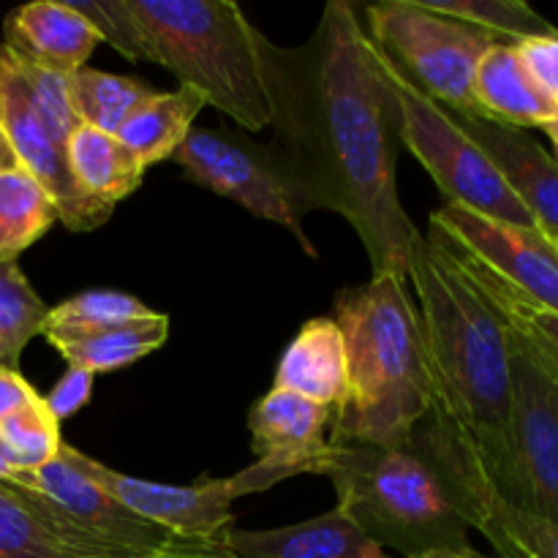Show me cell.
<instances>
[{
  "mask_svg": "<svg viewBox=\"0 0 558 558\" xmlns=\"http://www.w3.org/2000/svg\"><path fill=\"white\" fill-rule=\"evenodd\" d=\"M272 387L330 409L332 417L341 412L349 392V354L336 319L319 316L300 327L278 360Z\"/></svg>",
  "mask_w": 558,
  "mask_h": 558,
  "instance_id": "obj_17",
  "label": "cell"
},
{
  "mask_svg": "<svg viewBox=\"0 0 558 558\" xmlns=\"http://www.w3.org/2000/svg\"><path fill=\"white\" fill-rule=\"evenodd\" d=\"M330 428V409L272 387L248 412L254 466L267 474L272 485L298 474L325 477L336 450Z\"/></svg>",
  "mask_w": 558,
  "mask_h": 558,
  "instance_id": "obj_14",
  "label": "cell"
},
{
  "mask_svg": "<svg viewBox=\"0 0 558 558\" xmlns=\"http://www.w3.org/2000/svg\"><path fill=\"white\" fill-rule=\"evenodd\" d=\"M147 60L245 131L270 129L262 31L232 0H129Z\"/></svg>",
  "mask_w": 558,
  "mask_h": 558,
  "instance_id": "obj_4",
  "label": "cell"
},
{
  "mask_svg": "<svg viewBox=\"0 0 558 558\" xmlns=\"http://www.w3.org/2000/svg\"><path fill=\"white\" fill-rule=\"evenodd\" d=\"M71 178L93 202L114 207L129 199L145 178V167L114 134L80 125L65 145Z\"/></svg>",
  "mask_w": 558,
  "mask_h": 558,
  "instance_id": "obj_21",
  "label": "cell"
},
{
  "mask_svg": "<svg viewBox=\"0 0 558 558\" xmlns=\"http://www.w3.org/2000/svg\"><path fill=\"white\" fill-rule=\"evenodd\" d=\"M207 107L205 98L191 87L161 93L156 90L118 131V140L134 153L142 167L172 161L183 145L194 120Z\"/></svg>",
  "mask_w": 558,
  "mask_h": 558,
  "instance_id": "obj_22",
  "label": "cell"
},
{
  "mask_svg": "<svg viewBox=\"0 0 558 558\" xmlns=\"http://www.w3.org/2000/svg\"><path fill=\"white\" fill-rule=\"evenodd\" d=\"M156 311L147 308L140 298L125 292H109V289H93L63 300L49 308L44 332H82L101 330V327L129 325V322L150 319Z\"/></svg>",
  "mask_w": 558,
  "mask_h": 558,
  "instance_id": "obj_28",
  "label": "cell"
},
{
  "mask_svg": "<svg viewBox=\"0 0 558 558\" xmlns=\"http://www.w3.org/2000/svg\"><path fill=\"white\" fill-rule=\"evenodd\" d=\"M90 392H93V374H87V371L82 368H69L63 379L52 387V392H49L44 401H47L49 412L63 423V420H69L71 414L80 412L82 407H87Z\"/></svg>",
  "mask_w": 558,
  "mask_h": 558,
  "instance_id": "obj_34",
  "label": "cell"
},
{
  "mask_svg": "<svg viewBox=\"0 0 558 558\" xmlns=\"http://www.w3.org/2000/svg\"><path fill=\"white\" fill-rule=\"evenodd\" d=\"M189 183L234 202L262 221L278 223L298 238L300 248L316 259L303 229L305 210L272 145H256L227 129H191L172 156Z\"/></svg>",
  "mask_w": 558,
  "mask_h": 558,
  "instance_id": "obj_10",
  "label": "cell"
},
{
  "mask_svg": "<svg viewBox=\"0 0 558 558\" xmlns=\"http://www.w3.org/2000/svg\"><path fill=\"white\" fill-rule=\"evenodd\" d=\"M430 229L518 294L558 314V243L539 229L490 221L456 202L430 216Z\"/></svg>",
  "mask_w": 558,
  "mask_h": 558,
  "instance_id": "obj_12",
  "label": "cell"
},
{
  "mask_svg": "<svg viewBox=\"0 0 558 558\" xmlns=\"http://www.w3.org/2000/svg\"><path fill=\"white\" fill-rule=\"evenodd\" d=\"M98 33V41L109 44L129 60H147L145 38L129 9V0H69Z\"/></svg>",
  "mask_w": 558,
  "mask_h": 558,
  "instance_id": "obj_31",
  "label": "cell"
},
{
  "mask_svg": "<svg viewBox=\"0 0 558 558\" xmlns=\"http://www.w3.org/2000/svg\"><path fill=\"white\" fill-rule=\"evenodd\" d=\"M379 58L401 114V145H407L409 153L423 163L445 199L469 207L490 221L537 229L532 213L523 207L483 147L461 129L456 114L403 80L385 54L379 52Z\"/></svg>",
  "mask_w": 558,
  "mask_h": 558,
  "instance_id": "obj_8",
  "label": "cell"
},
{
  "mask_svg": "<svg viewBox=\"0 0 558 558\" xmlns=\"http://www.w3.org/2000/svg\"><path fill=\"white\" fill-rule=\"evenodd\" d=\"M474 104L483 120L510 129H545L558 120V107L537 90L523 69L515 44H494L474 74Z\"/></svg>",
  "mask_w": 558,
  "mask_h": 558,
  "instance_id": "obj_19",
  "label": "cell"
},
{
  "mask_svg": "<svg viewBox=\"0 0 558 558\" xmlns=\"http://www.w3.org/2000/svg\"><path fill=\"white\" fill-rule=\"evenodd\" d=\"M142 558H238V556L229 554L223 543H210V545H191V548H178V550H167V554L142 556Z\"/></svg>",
  "mask_w": 558,
  "mask_h": 558,
  "instance_id": "obj_36",
  "label": "cell"
},
{
  "mask_svg": "<svg viewBox=\"0 0 558 558\" xmlns=\"http://www.w3.org/2000/svg\"><path fill=\"white\" fill-rule=\"evenodd\" d=\"M428 9L480 27L505 44L556 36V27L523 0H423Z\"/></svg>",
  "mask_w": 558,
  "mask_h": 558,
  "instance_id": "obj_27",
  "label": "cell"
},
{
  "mask_svg": "<svg viewBox=\"0 0 558 558\" xmlns=\"http://www.w3.org/2000/svg\"><path fill=\"white\" fill-rule=\"evenodd\" d=\"M347 338L349 392L332 417V445L401 450L430 414V374L423 325L409 298L407 276H371L336 294V316Z\"/></svg>",
  "mask_w": 558,
  "mask_h": 558,
  "instance_id": "obj_3",
  "label": "cell"
},
{
  "mask_svg": "<svg viewBox=\"0 0 558 558\" xmlns=\"http://www.w3.org/2000/svg\"><path fill=\"white\" fill-rule=\"evenodd\" d=\"M16 167H20V158H16L9 136H5L3 125H0V172H9V169H16Z\"/></svg>",
  "mask_w": 558,
  "mask_h": 558,
  "instance_id": "obj_37",
  "label": "cell"
},
{
  "mask_svg": "<svg viewBox=\"0 0 558 558\" xmlns=\"http://www.w3.org/2000/svg\"><path fill=\"white\" fill-rule=\"evenodd\" d=\"M36 398L38 392L33 390V385L20 371L0 368V423L14 412H20L22 407L36 401Z\"/></svg>",
  "mask_w": 558,
  "mask_h": 558,
  "instance_id": "obj_35",
  "label": "cell"
},
{
  "mask_svg": "<svg viewBox=\"0 0 558 558\" xmlns=\"http://www.w3.org/2000/svg\"><path fill=\"white\" fill-rule=\"evenodd\" d=\"M0 125L20 158V167L27 169L52 196L60 223L65 229L90 232L112 218L114 207L87 199L76 189L69 161H65V147L58 145L52 131L38 114L20 60L3 44H0Z\"/></svg>",
  "mask_w": 558,
  "mask_h": 558,
  "instance_id": "obj_13",
  "label": "cell"
},
{
  "mask_svg": "<svg viewBox=\"0 0 558 558\" xmlns=\"http://www.w3.org/2000/svg\"><path fill=\"white\" fill-rule=\"evenodd\" d=\"M515 52L537 90L558 107V33L518 41Z\"/></svg>",
  "mask_w": 558,
  "mask_h": 558,
  "instance_id": "obj_33",
  "label": "cell"
},
{
  "mask_svg": "<svg viewBox=\"0 0 558 558\" xmlns=\"http://www.w3.org/2000/svg\"><path fill=\"white\" fill-rule=\"evenodd\" d=\"M0 558H76L38 521L25 496L0 483Z\"/></svg>",
  "mask_w": 558,
  "mask_h": 558,
  "instance_id": "obj_30",
  "label": "cell"
},
{
  "mask_svg": "<svg viewBox=\"0 0 558 558\" xmlns=\"http://www.w3.org/2000/svg\"><path fill=\"white\" fill-rule=\"evenodd\" d=\"M428 234H434L439 243H445L447 248L456 254V259L466 267L469 276L477 281V287L483 289L485 298L490 300V305L499 311L507 330L515 332V336L521 338V341L526 343V347L532 349V352L537 354L550 371H556L558 374V314L556 311L543 308V305L532 303V300H526L523 294H518L515 289H510L505 281L490 276L485 267H480L477 262L469 259L463 251H458L450 240H445L439 232H434V229H430Z\"/></svg>",
  "mask_w": 558,
  "mask_h": 558,
  "instance_id": "obj_23",
  "label": "cell"
},
{
  "mask_svg": "<svg viewBox=\"0 0 558 558\" xmlns=\"http://www.w3.org/2000/svg\"><path fill=\"white\" fill-rule=\"evenodd\" d=\"M14 474H16L14 463H11V456H9V450H5L3 439H0V483H9Z\"/></svg>",
  "mask_w": 558,
  "mask_h": 558,
  "instance_id": "obj_38",
  "label": "cell"
},
{
  "mask_svg": "<svg viewBox=\"0 0 558 558\" xmlns=\"http://www.w3.org/2000/svg\"><path fill=\"white\" fill-rule=\"evenodd\" d=\"M98 33L69 0H36L11 11L3 22V47L22 63L71 76L85 69Z\"/></svg>",
  "mask_w": 558,
  "mask_h": 558,
  "instance_id": "obj_16",
  "label": "cell"
},
{
  "mask_svg": "<svg viewBox=\"0 0 558 558\" xmlns=\"http://www.w3.org/2000/svg\"><path fill=\"white\" fill-rule=\"evenodd\" d=\"M387 558H398V556H387ZM420 558H499V556H485V554H480V550H474V548H469V550H463V554H434V556H420Z\"/></svg>",
  "mask_w": 558,
  "mask_h": 558,
  "instance_id": "obj_39",
  "label": "cell"
},
{
  "mask_svg": "<svg viewBox=\"0 0 558 558\" xmlns=\"http://www.w3.org/2000/svg\"><path fill=\"white\" fill-rule=\"evenodd\" d=\"M223 545L238 558H387L338 507L281 529H229Z\"/></svg>",
  "mask_w": 558,
  "mask_h": 558,
  "instance_id": "obj_18",
  "label": "cell"
},
{
  "mask_svg": "<svg viewBox=\"0 0 558 558\" xmlns=\"http://www.w3.org/2000/svg\"><path fill=\"white\" fill-rule=\"evenodd\" d=\"M60 221L58 207L27 169L0 172V256L16 259Z\"/></svg>",
  "mask_w": 558,
  "mask_h": 558,
  "instance_id": "obj_24",
  "label": "cell"
},
{
  "mask_svg": "<svg viewBox=\"0 0 558 558\" xmlns=\"http://www.w3.org/2000/svg\"><path fill=\"white\" fill-rule=\"evenodd\" d=\"M272 150L303 205L352 223L371 276H407L423 238L398 196L401 114L357 5L330 0L300 47L262 33Z\"/></svg>",
  "mask_w": 558,
  "mask_h": 558,
  "instance_id": "obj_1",
  "label": "cell"
},
{
  "mask_svg": "<svg viewBox=\"0 0 558 558\" xmlns=\"http://www.w3.org/2000/svg\"><path fill=\"white\" fill-rule=\"evenodd\" d=\"M58 458H63L71 469L85 474L98 488L112 494L120 505H125L145 521L156 523L178 537L199 539V543H223V534L234 523L232 501L248 496L240 472L232 477L202 480L194 485H167L114 472L65 441Z\"/></svg>",
  "mask_w": 558,
  "mask_h": 558,
  "instance_id": "obj_11",
  "label": "cell"
},
{
  "mask_svg": "<svg viewBox=\"0 0 558 558\" xmlns=\"http://www.w3.org/2000/svg\"><path fill=\"white\" fill-rule=\"evenodd\" d=\"M363 27L374 47L423 96L452 114L480 118L474 74L494 44L480 27L428 9L423 0H381L365 9Z\"/></svg>",
  "mask_w": 558,
  "mask_h": 558,
  "instance_id": "obj_6",
  "label": "cell"
},
{
  "mask_svg": "<svg viewBox=\"0 0 558 558\" xmlns=\"http://www.w3.org/2000/svg\"><path fill=\"white\" fill-rule=\"evenodd\" d=\"M325 477L336 488L338 510L381 550L420 558L472 548V526L450 488L412 445H336Z\"/></svg>",
  "mask_w": 558,
  "mask_h": 558,
  "instance_id": "obj_5",
  "label": "cell"
},
{
  "mask_svg": "<svg viewBox=\"0 0 558 558\" xmlns=\"http://www.w3.org/2000/svg\"><path fill=\"white\" fill-rule=\"evenodd\" d=\"M20 69H22V74H25L27 90H31L38 114L44 118L47 129L52 131V136L58 140V145L65 147L69 145L71 134H74V131L82 125L80 118H76V112H74V104H71L69 76H60V74H52V71L36 69V65H27V63H22V60H20Z\"/></svg>",
  "mask_w": 558,
  "mask_h": 558,
  "instance_id": "obj_32",
  "label": "cell"
},
{
  "mask_svg": "<svg viewBox=\"0 0 558 558\" xmlns=\"http://www.w3.org/2000/svg\"><path fill=\"white\" fill-rule=\"evenodd\" d=\"M44 338L65 360L69 368H82L93 376L114 374V371L140 363L142 357L167 343L169 316L153 314L150 319L101 327V330L44 332Z\"/></svg>",
  "mask_w": 558,
  "mask_h": 558,
  "instance_id": "obj_20",
  "label": "cell"
},
{
  "mask_svg": "<svg viewBox=\"0 0 558 558\" xmlns=\"http://www.w3.org/2000/svg\"><path fill=\"white\" fill-rule=\"evenodd\" d=\"M5 485L25 496L38 521L76 558H142L210 545L145 521L63 458L33 472H16Z\"/></svg>",
  "mask_w": 558,
  "mask_h": 558,
  "instance_id": "obj_7",
  "label": "cell"
},
{
  "mask_svg": "<svg viewBox=\"0 0 558 558\" xmlns=\"http://www.w3.org/2000/svg\"><path fill=\"white\" fill-rule=\"evenodd\" d=\"M545 134H548L550 142H554V147H556V163H558V120H554V123L545 125Z\"/></svg>",
  "mask_w": 558,
  "mask_h": 558,
  "instance_id": "obj_40",
  "label": "cell"
},
{
  "mask_svg": "<svg viewBox=\"0 0 558 558\" xmlns=\"http://www.w3.org/2000/svg\"><path fill=\"white\" fill-rule=\"evenodd\" d=\"M407 281L417 294L434 396L428 417L450 425L485 477L505 463L512 401L510 330L466 267L434 234L417 240Z\"/></svg>",
  "mask_w": 558,
  "mask_h": 558,
  "instance_id": "obj_2",
  "label": "cell"
},
{
  "mask_svg": "<svg viewBox=\"0 0 558 558\" xmlns=\"http://www.w3.org/2000/svg\"><path fill=\"white\" fill-rule=\"evenodd\" d=\"M505 463L488 483L521 510L558 523V374L515 332Z\"/></svg>",
  "mask_w": 558,
  "mask_h": 558,
  "instance_id": "obj_9",
  "label": "cell"
},
{
  "mask_svg": "<svg viewBox=\"0 0 558 558\" xmlns=\"http://www.w3.org/2000/svg\"><path fill=\"white\" fill-rule=\"evenodd\" d=\"M49 305L38 298L20 262L0 256V368L20 371L27 343L44 336Z\"/></svg>",
  "mask_w": 558,
  "mask_h": 558,
  "instance_id": "obj_26",
  "label": "cell"
},
{
  "mask_svg": "<svg viewBox=\"0 0 558 558\" xmlns=\"http://www.w3.org/2000/svg\"><path fill=\"white\" fill-rule=\"evenodd\" d=\"M0 439H3L16 472H33V469L47 466L63 447L60 420L49 412L44 396L5 417L0 423Z\"/></svg>",
  "mask_w": 558,
  "mask_h": 558,
  "instance_id": "obj_29",
  "label": "cell"
},
{
  "mask_svg": "<svg viewBox=\"0 0 558 558\" xmlns=\"http://www.w3.org/2000/svg\"><path fill=\"white\" fill-rule=\"evenodd\" d=\"M461 129L499 167L510 189L534 218V227L558 243V163L526 131L483 118L456 114Z\"/></svg>",
  "mask_w": 558,
  "mask_h": 558,
  "instance_id": "obj_15",
  "label": "cell"
},
{
  "mask_svg": "<svg viewBox=\"0 0 558 558\" xmlns=\"http://www.w3.org/2000/svg\"><path fill=\"white\" fill-rule=\"evenodd\" d=\"M69 90L80 123L114 136L125 120L156 93L147 82L134 76L109 74L90 65L69 76Z\"/></svg>",
  "mask_w": 558,
  "mask_h": 558,
  "instance_id": "obj_25",
  "label": "cell"
}]
</instances>
